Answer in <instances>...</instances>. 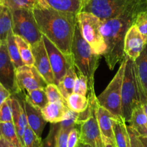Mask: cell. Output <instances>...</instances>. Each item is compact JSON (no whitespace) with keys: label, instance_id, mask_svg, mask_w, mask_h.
<instances>
[{"label":"cell","instance_id":"37","mask_svg":"<svg viewBox=\"0 0 147 147\" xmlns=\"http://www.w3.org/2000/svg\"><path fill=\"white\" fill-rule=\"evenodd\" d=\"M77 115H78V113L74 112L69 109L64 121L59 123L61 128H64V129H71L77 126Z\"/></svg>","mask_w":147,"mask_h":147},{"label":"cell","instance_id":"46","mask_svg":"<svg viewBox=\"0 0 147 147\" xmlns=\"http://www.w3.org/2000/svg\"><path fill=\"white\" fill-rule=\"evenodd\" d=\"M79 147H90V146H88V145H85V144H80V146H79Z\"/></svg>","mask_w":147,"mask_h":147},{"label":"cell","instance_id":"9","mask_svg":"<svg viewBox=\"0 0 147 147\" xmlns=\"http://www.w3.org/2000/svg\"><path fill=\"white\" fill-rule=\"evenodd\" d=\"M42 39L44 43L51 66L52 71L54 77L55 84L58 85L61 79L65 76L67 71L71 67L74 66L73 57L72 55L66 56L63 54L45 35H43Z\"/></svg>","mask_w":147,"mask_h":147},{"label":"cell","instance_id":"47","mask_svg":"<svg viewBox=\"0 0 147 147\" xmlns=\"http://www.w3.org/2000/svg\"><path fill=\"white\" fill-rule=\"evenodd\" d=\"M2 43H2V40H0V48H1V46H2Z\"/></svg>","mask_w":147,"mask_h":147},{"label":"cell","instance_id":"26","mask_svg":"<svg viewBox=\"0 0 147 147\" xmlns=\"http://www.w3.org/2000/svg\"><path fill=\"white\" fill-rule=\"evenodd\" d=\"M15 40L19 50L21 59L24 64L33 66L34 58L30 44L18 35H15Z\"/></svg>","mask_w":147,"mask_h":147},{"label":"cell","instance_id":"32","mask_svg":"<svg viewBox=\"0 0 147 147\" xmlns=\"http://www.w3.org/2000/svg\"><path fill=\"white\" fill-rule=\"evenodd\" d=\"M46 95H47L49 102H62L66 105V101L59 91L57 85L55 84H48L45 88Z\"/></svg>","mask_w":147,"mask_h":147},{"label":"cell","instance_id":"31","mask_svg":"<svg viewBox=\"0 0 147 147\" xmlns=\"http://www.w3.org/2000/svg\"><path fill=\"white\" fill-rule=\"evenodd\" d=\"M42 140L39 138L33 131L27 127L22 140L23 147H41Z\"/></svg>","mask_w":147,"mask_h":147},{"label":"cell","instance_id":"17","mask_svg":"<svg viewBox=\"0 0 147 147\" xmlns=\"http://www.w3.org/2000/svg\"><path fill=\"white\" fill-rule=\"evenodd\" d=\"M134 69L139 90L140 100L144 97L147 98V44L134 61Z\"/></svg>","mask_w":147,"mask_h":147},{"label":"cell","instance_id":"13","mask_svg":"<svg viewBox=\"0 0 147 147\" xmlns=\"http://www.w3.org/2000/svg\"><path fill=\"white\" fill-rule=\"evenodd\" d=\"M31 47L34 58L33 66L48 84H55L54 77L43 39Z\"/></svg>","mask_w":147,"mask_h":147},{"label":"cell","instance_id":"19","mask_svg":"<svg viewBox=\"0 0 147 147\" xmlns=\"http://www.w3.org/2000/svg\"><path fill=\"white\" fill-rule=\"evenodd\" d=\"M69 108L62 102H49L40 111L46 122L59 123L64 121Z\"/></svg>","mask_w":147,"mask_h":147},{"label":"cell","instance_id":"5","mask_svg":"<svg viewBox=\"0 0 147 147\" xmlns=\"http://www.w3.org/2000/svg\"><path fill=\"white\" fill-rule=\"evenodd\" d=\"M12 11V32L34 46L42 40L40 32L34 17L32 9H18Z\"/></svg>","mask_w":147,"mask_h":147},{"label":"cell","instance_id":"34","mask_svg":"<svg viewBox=\"0 0 147 147\" xmlns=\"http://www.w3.org/2000/svg\"><path fill=\"white\" fill-rule=\"evenodd\" d=\"M134 25L136 26L143 38L147 44V12H141L136 17Z\"/></svg>","mask_w":147,"mask_h":147},{"label":"cell","instance_id":"38","mask_svg":"<svg viewBox=\"0 0 147 147\" xmlns=\"http://www.w3.org/2000/svg\"><path fill=\"white\" fill-rule=\"evenodd\" d=\"M80 144V130L77 128H71L69 133L67 139V147H79Z\"/></svg>","mask_w":147,"mask_h":147},{"label":"cell","instance_id":"1","mask_svg":"<svg viewBox=\"0 0 147 147\" xmlns=\"http://www.w3.org/2000/svg\"><path fill=\"white\" fill-rule=\"evenodd\" d=\"M32 12L41 33L63 54L71 56L77 15L59 12L40 1Z\"/></svg>","mask_w":147,"mask_h":147},{"label":"cell","instance_id":"7","mask_svg":"<svg viewBox=\"0 0 147 147\" xmlns=\"http://www.w3.org/2000/svg\"><path fill=\"white\" fill-rule=\"evenodd\" d=\"M77 22L82 37L94 53L103 56L106 45L100 32L102 20L93 14L82 12L77 15Z\"/></svg>","mask_w":147,"mask_h":147},{"label":"cell","instance_id":"10","mask_svg":"<svg viewBox=\"0 0 147 147\" xmlns=\"http://www.w3.org/2000/svg\"><path fill=\"white\" fill-rule=\"evenodd\" d=\"M0 83L12 95L22 92L17 83L16 69L9 58L6 43L0 48Z\"/></svg>","mask_w":147,"mask_h":147},{"label":"cell","instance_id":"27","mask_svg":"<svg viewBox=\"0 0 147 147\" xmlns=\"http://www.w3.org/2000/svg\"><path fill=\"white\" fill-rule=\"evenodd\" d=\"M0 138L18 147H23L17 134L13 122L0 123Z\"/></svg>","mask_w":147,"mask_h":147},{"label":"cell","instance_id":"35","mask_svg":"<svg viewBox=\"0 0 147 147\" xmlns=\"http://www.w3.org/2000/svg\"><path fill=\"white\" fill-rule=\"evenodd\" d=\"M88 80L80 72L77 74L75 84L74 87V93L86 96L88 92Z\"/></svg>","mask_w":147,"mask_h":147},{"label":"cell","instance_id":"21","mask_svg":"<svg viewBox=\"0 0 147 147\" xmlns=\"http://www.w3.org/2000/svg\"><path fill=\"white\" fill-rule=\"evenodd\" d=\"M129 123V126L135 130L140 136L147 137V117L141 104L134 110Z\"/></svg>","mask_w":147,"mask_h":147},{"label":"cell","instance_id":"40","mask_svg":"<svg viewBox=\"0 0 147 147\" xmlns=\"http://www.w3.org/2000/svg\"><path fill=\"white\" fill-rule=\"evenodd\" d=\"M60 124V123H59ZM71 129L59 128L56 138V147H67V139Z\"/></svg>","mask_w":147,"mask_h":147},{"label":"cell","instance_id":"45","mask_svg":"<svg viewBox=\"0 0 147 147\" xmlns=\"http://www.w3.org/2000/svg\"><path fill=\"white\" fill-rule=\"evenodd\" d=\"M7 144H8V146H9V147H18V146H17L14 145V144H11V143L8 142L7 141Z\"/></svg>","mask_w":147,"mask_h":147},{"label":"cell","instance_id":"22","mask_svg":"<svg viewBox=\"0 0 147 147\" xmlns=\"http://www.w3.org/2000/svg\"><path fill=\"white\" fill-rule=\"evenodd\" d=\"M113 130L116 147H128L129 136L125 121L123 117H115L113 119Z\"/></svg>","mask_w":147,"mask_h":147},{"label":"cell","instance_id":"4","mask_svg":"<svg viewBox=\"0 0 147 147\" xmlns=\"http://www.w3.org/2000/svg\"><path fill=\"white\" fill-rule=\"evenodd\" d=\"M125 57L126 63L121 88V113L125 122L128 123L134 110L141 104V100L134 69V61L126 56Z\"/></svg>","mask_w":147,"mask_h":147},{"label":"cell","instance_id":"48","mask_svg":"<svg viewBox=\"0 0 147 147\" xmlns=\"http://www.w3.org/2000/svg\"><path fill=\"white\" fill-rule=\"evenodd\" d=\"M2 0H0V4H2Z\"/></svg>","mask_w":147,"mask_h":147},{"label":"cell","instance_id":"16","mask_svg":"<svg viewBox=\"0 0 147 147\" xmlns=\"http://www.w3.org/2000/svg\"><path fill=\"white\" fill-rule=\"evenodd\" d=\"M94 115L97 119L102 138H106L115 142L113 130V119L115 118L110 111L97 102L94 108Z\"/></svg>","mask_w":147,"mask_h":147},{"label":"cell","instance_id":"14","mask_svg":"<svg viewBox=\"0 0 147 147\" xmlns=\"http://www.w3.org/2000/svg\"><path fill=\"white\" fill-rule=\"evenodd\" d=\"M145 45L142 35L134 24L125 34L123 46L124 54L135 61L142 52Z\"/></svg>","mask_w":147,"mask_h":147},{"label":"cell","instance_id":"36","mask_svg":"<svg viewBox=\"0 0 147 147\" xmlns=\"http://www.w3.org/2000/svg\"><path fill=\"white\" fill-rule=\"evenodd\" d=\"M13 122L11 97L0 105V123Z\"/></svg>","mask_w":147,"mask_h":147},{"label":"cell","instance_id":"39","mask_svg":"<svg viewBox=\"0 0 147 147\" xmlns=\"http://www.w3.org/2000/svg\"><path fill=\"white\" fill-rule=\"evenodd\" d=\"M127 130L129 136V143L128 147H142L138 133L129 125H127Z\"/></svg>","mask_w":147,"mask_h":147},{"label":"cell","instance_id":"29","mask_svg":"<svg viewBox=\"0 0 147 147\" xmlns=\"http://www.w3.org/2000/svg\"><path fill=\"white\" fill-rule=\"evenodd\" d=\"M7 51L9 53V58L13 63L15 69L20 67V66L25 65L21 59L20 55L19 50H18V46L15 40V35H14L12 30L9 32V35L7 38Z\"/></svg>","mask_w":147,"mask_h":147},{"label":"cell","instance_id":"44","mask_svg":"<svg viewBox=\"0 0 147 147\" xmlns=\"http://www.w3.org/2000/svg\"><path fill=\"white\" fill-rule=\"evenodd\" d=\"M0 147H9L6 140L3 138H0Z\"/></svg>","mask_w":147,"mask_h":147},{"label":"cell","instance_id":"8","mask_svg":"<svg viewBox=\"0 0 147 147\" xmlns=\"http://www.w3.org/2000/svg\"><path fill=\"white\" fill-rule=\"evenodd\" d=\"M126 59L124 57L121 61L118 71L113 78L105 90L97 97L99 104L114 116L122 117L121 113V88H122L123 79L125 68Z\"/></svg>","mask_w":147,"mask_h":147},{"label":"cell","instance_id":"25","mask_svg":"<svg viewBox=\"0 0 147 147\" xmlns=\"http://www.w3.org/2000/svg\"><path fill=\"white\" fill-rule=\"evenodd\" d=\"M25 100L35 108L41 110L49 103L45 89H38L27 92Z\"/></svg>","mask_w":147,"mask_h":147},{"label":"cell","instance_id":"41","mask_svg":"<svg viewBox=\"0 0 147 147\" xmlns=\"http://www.w3.org/2000/svg\"><path fill=\"white\" fill-rule=\"evenodd\" d=\"M12 96V94L9 90H7L1 83H0V105L3 104L7 99Z\"/></svg>","mask_w":147,"mask_h":147},{"label":"cell","instance_id":"15","mask_svg":"<svg viewBox=\"0 0 147 147\" xmlns=\"http://www.w3.org/2000/svg\"><path fill=\"white\" fill-rule=\"evenodd\" d=\"M11 105L12 111V120L16 129L17 134L22 145L23 136L28 127L26 113H25L24 100H19L15 95L11 96Z\"/></svg>","mask_w":147,"mask_h":147},{"label":"cell","instance_id":"23","mask_svg":"<svg viewBox=\"0 0 147 147\" xmlns=\"http://www.w3.org/2000/svg\"><path fill=\"white\" fill-rule=\"evenodd\" d=\"M12 28V11L7 6L0 4V40L2 43H6Z\"/></svg>","mask_w":147,"mask_h":147},{"label":"cell","instance_id":"11","mask_svg":"<svg viewBox=\"0 0 147 147\" xmlns=\"http://www.w3.org/2000/svg\"><path fill=\"white\" fill-rule=\"evenodd\" d=\"M17 83L21 92L45 89L48 83L34 66L23 65L16 69Z\"/></svg>","mask_w":147,"mask_h":147},{"label":"cell","instance_id":"24","mask_svg":"<svg viewBox=\"0 0 147 147\" xmlns=\"http://www.w3.org/2000/svg\"><path fill=\"white\" fill-rule=\"evenodd\" d=\"M77 77L75 66H72L67 71L64 77L61 79L57 87L64 99L66 100L70 94L74 93V87Z\"/></svg>","mask_w":147,"mask_h":147},{"label":"cell","instance_id":"43","mask_svg":"<svg viewBox=\"0 0 147 147\" xmlns=\"http://www.w3.org/2000/svg\"><path fill=\"white\" fill-rule=\"evenodd\" d=\"M140 141L141 142V145L142 147H147V137H144V136H139Z\"/></svg>","mask_w":147,"mask_h":147},{"label":"cell","instance_id":"42","mask_svg":"<svg viewBox=\"0 0 147 147\" xmlns=\"http://www.w3.org/2000/svg\"><path fill=\"white\" fill-rule=\"evenodd\" d=\"M141 104L142 105L143 110H144V113H145L147 117V98H143L141 100Z\"/></svg>","mask_w":147,"mask_h":147},{"label":"cell","instance_id":"6","mask_svg":"<svg viewBox=\"0 0 147 147\" xmlns=\"http://www.w3.org/2000/svg\"><path fill=\"white\" fill-rule=\"evenodd\" d=\"M144 0H87L83 12H90L101 20L119 17Z\"/></svg>","mask_w":147,"mask_h":147},{"label":"cell","instance_id":"2","mask_svg":"<svg viewBox=\"0 0 147 147\" xmlns=\"http://www.w3.org/2000/svg\"><path fill=\"white\" fill-rule=\"evenodd\" d=\"M144 12H147V0H144L118 18L102 20L100 32L106 45L103 56L110 70H113L115 66L123 60L125 34L134 24L137 15Z\"/></svg>","mask_w":147,"mask_h":147},{"label":"cell","instance_id":"28","mask_svg":"<svg viewBox=\"0 0 147 147\" xmlns=\"http://www.w3.org/2000/svg\"><path fill=\"white\" fill-rule=\"evenodd\" d=\"M88 104L89 100L86 96L77 93H72L66 99L67 107L71 110L78 113L84 111L87 109Z\"/></svg>","mask_w":147,"mask_h":147},{"label":"cell","instance_id":"12","mask_svg":"<svg viewBox=\"0 0 147 147\" xmlns=\"http://www.w3.org/2000/svg\"><path fill=\"white\" fill-rule=\"evenodd\" d=\"M80 125V144L90 147H105L94 114Z\"/></svg>","mask_w":147,"mask_h":147},{"label":"cell","instance_id":"20","mask_svg":"<svg viewBox=\"0 0 147 147\" xmlns=\"http://www.w3.org/2000/svg\"><path fill=\"white\" fill-rule=\"evenodd\" d=\"M25 113H26L28 126L35 132L39 138H41L43 129L46 125V121L43 118L41 111L24 100Z\"/></svg>","mask_w":147,"mask_h":147},{"label":"cell","instance_id":"30","mask_svg":"<svg viewBox=\"0 0 147 147\" xmlns=\"http://www.w3.org/2000/svg\"><path fill=\"white\" fill-rule=\"evenodd\" d=\"M38 0H2V4L7 7L10 10L18 9H32Z\"/></svg>","mask_w":147,"mask_h":147},{"label":"cell","instance_id":"33","mask_svg":"<svg viewBox=\"0 0 147 147\" xmlns=\"http://www.w3.org/2000/svg\"><path fill=\"white\" fill-rule=\"evenodd\" d=\"M60 124H51L49 133L43 141H42L41 147H56V138L59 132Z\"/></svg>","mask_w":147,"mask_h":147},{"label":"cell","instance_id":"18","mask_svg":"<svg viewBox=\"0 0 147 147\" xmlns=\"http://www.w3.org/2000/svg\"><path fill=\"white\" fill-rule=\"evenodd\" d=\"M59 12L78 15L83 12L87 0H38Z\"/></svg>","mask_w":147,"mask_h":147},{"label":"cell","instance_id":"3","mask_svg":"<svg viewBox=\"0 0 147 147\" xmlns=\"http://www.w3.org/2000/svg\"><path fill=\"white\" fill-rule=\"evenodd\" d=\"M71 55L74 64L79 72L88 80V91L94 90V74L99 65L101 56L94 53L90 45L84 39L79 27L75 28L71 46Z\"/></svg>","mask_w":147,"mask_h":147}]
</instances>
